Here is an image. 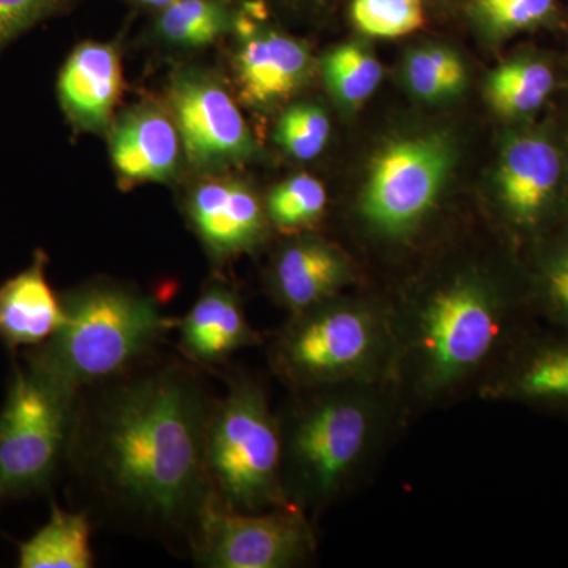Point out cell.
Returning <instances> with one entry per match:
<instances>
[{
  "mask_svg": "<svg viewBox=\"0 0 568 568\" xmlns=\"http://www.w3.org/2000/svg\"><path fill=\"white\" fill-rule=\"evenodd\" d=\"M396 355L394 315L339 295L291 315L268 349L272 369L291 390L395 381Z\"/></svg>",
  "mask_w": 568,
  "mask_h": 568,
  "instance_id": "obj_5",
  "label": "cell"
},
{
  "mask_svg": "<svg viewBox=\"0 0 568 568\" xmlns=\"http://www.w3.org/2000/svg\"><path fill=\"white\" fill-rule=\"evenodd\" d=\"M455 162L446 134L422 133L388 142L369 164L361 215L377 237H413L433 212Z\"/></svg>",
  "mask_w": 568,
  "mask_h": 568,
  "instance_id": "obj_7",
  "label": "cell"
},
{
  "mask_svg": "<svg viewBox=\"0 0 568 568\" xmlns=\"http://www.w3.org/2000/svg\"><path fill=\"white\" fill-rule=\"evenodd\" d=\"M555 89L551 65L537 54H519L489 73L487 97L493 110L507 119H523L544 106Z\"/></svg>",
  "mask_w": 568,
  "mask_h": 568,
  "instance_id": "obj_21",
  "label": "cell"
},
{
  "mask_svg": "<svg viewBox=\"0 0 568 568\" xmlns=\"http://www.w3.org/2000/svg\"><path fill=\"white\" fill-rule=\"evenodd\" d=\"M235 73L246 103L267 108L290 99L312 73V54L302 41L275 31L245 32Z\"/></svg>",
  "mask_w": 568,
  "mask_h": 568,
  "instance_id": "obj_14",
  "label": "cell"
},
{
  "mask_svg": "<svg viewBox=\"0 0 568 568\" xmlns=\"http://www.w3.org/2000/svg\"><path fill=\"white\" fill-rule=\"evenodd\" d=\"M91 519L89 511L52 507L43 528L20 547L21 568H91Z\"/></svg>",
  "mask_w": 568,
  "mask_h": 568,
  "instance_id": "obj_20",
  "label": "cell"
},
{
  "mask_svg": "<svg viewBox=\"0 0 568 568\" xmlns=\"http://www.w3.org/2000/svg\"><path fill=\"white\" fill-rule=\"evenodd\" d=\"M178 328L183 357L197 366L222 365L257 342L241 297L223 282L204 287L189 313L179 320Z\"/></svg>",
  "mask_w": 568,
  "mask_h": 568,
  "instance_id": "obj_16",
  "label": "cell"
},
{
  "mask_svg": "<svg viewBox=\"0 0 568 568\" xmlns=\"http://www.w3.org/2000/svg\"><path fill=\"white\" fill-rule=\"evenodd\" d=\"M192 551L209 568H290L316 548L308 515L294 506L235 511L211 499L194 526Z\"/></svg>",
  "mask_w": 568,
  "mask_h": 568,
  "instance_id": "obj_8",
  "label": "cell"
},
{
  "mask_svg": "<svg viewBox=\"0 0 568 568\" xmlns=\"http://www.w3.org/2000/svg\"><path fill=\"white\" fill-rule=\"evenodd\" d=\"M61 301L63 323L33 346L28 372L69 403L156 355L179 323L151 295L119 284H88Z\"/></svg>",
  "mask_w": 568,
  "mask_h": 568,
  "instance_id": "obj_4",
  "label": "cell"
},
{
  "mask_svg": "<svg viewBox=\"0 0 568 568\" xmlns=\"http://www.w3.org/2000/svg\"><path fill=\"white\" fill-rule=\"evenodd\" d=\"M62 323V301L48 284L41 257L0 286V336L7 345L39 346Z\"/></svg>",
  "mask_w": 568,
  "mask_h": 568,
  "instance_id": "obj_19",
  "label": "cell"
},
{
  "mask_svg": "<svg viewBox=\"0 0 568 568\" xmlns=\"http://www.w3.org/2000/svg\"><path fill=\"white\" fill-rule=\"evenodd\" d=\"M484 398L568 413V328L523 335L489 369Z\"/></svg>",
  "mask_w": 568,
  "mask_h": 568,
  "instance_id": "obj_12",
  "label": "cell"
},
{
  "mask_svg": "<svg viewBox=\"0 0 568 568\" xmlns=\"http://www.w3.org/2000/svg\"><path fill=\"white\" fill-rule=\"evenodd\" d=\"M321 69L328 92L336 102L351 110L364 104L379 88L384 77L375 52L355 41L325 52Z\"/></svg>",
  "mask_w": 568,
  "mask_h": 568,
  "instance_id": "obj_22",
  "label": "cell"
},
{
  "mask_svg": "<svg viewBox=\"0 0 568 568\" xmlns=\"http://www.w3.org/2000/svg\"><path fill=\"white\" fill-rule=\"evenodd\" d=\"M141 3H145V6L153 7V9H166L171 3H174L175 0H140Z\"/></svg>",
  "mask_w": 568,
  "mask_h": 568,
  "instance_id": "obj_31",
  "label": "cell"
},
{
  "mask_svg": "<svg viewBox=\"0 0 568 568\" xmlns=\"http://www.w3.org/2000/svg\"><path fill=\"white\" fill-rule=\"evenodd\" d=\"M174 122L182 149L197 168L245 162L254 141L230 92L204 73L179 74L171 88Z\"/></svg>",
  "mask_w": 568,
  "mask_h": 568,
  "instance_id": "obj_10",
  "label": "cell"
},
{
  "mask_svg": "<svg viewBox=\"0 0 568 568\" xmlns=\"http://www.w3.org/2000/svg\"><path fill=\"white\" fill-rule=\"evenodd\" d=\"M186 212L201 242L219 261L256 248L268 222L253 190L226 179L200 183L190 194Z\"/></svg>",
  "mask_w": 568,
  "mask_h": 568,
  "instance_id": "obj_13",
  "label": "cell"
},
{
  "mask_svg": "<svg viewBox=\"0 0 568 568\" xmlns=\"http://www.w3.org/2000/svg\"><path fill=\"white\" fill-rule=\"evenodd\" d=\"M556 0H474L473 14L491 39L545 24L555 13Z\"/></svg>",
  "mask_w": 568,
  "mask_h": 568,
  "instance_id": "obj_29",
  "label": "cell"
},
{
  "mask_svg": "<svg viewBox=\"0 0 568 568\" xmlns=\"http://www.w3.org/2000/svg\"><path fill=\"white\" fill-rule=\"evenodd\" d=\"M403 73L407 89L429 103L455 99L467 84L466 63L457 52L440 44L407 52Z\"/></svg>",
  "mask_w": 568,
  "mask_h": 568,
  "instance_id": "obj_23",
  "label": "cell"
},
{
  "mask_svg": "<svg viewBox=\"0 0 568 568\" xmlns=\"http://www.w3.org/2000/svg\"><path fill=\"white\" fill-rule=\"evenodd\" d=\"M331 138V119L323 108L297 103L287 108L276 123L275 142L287 155L308 162L324 151Z\"/></svg>",
  "mask_w": 568,
  "mask_h": 568,
  "instance_id": "obj_27",
  "label": "cell"
},
{
  "mask_svg": "<svg viewBox=\"0 0 568 568\" xmlns=\"http://www.w3.org/2000/svg\"><path fill=\"white\" fill-rule=\"evenodd\" d=\"M353 282L342 250L320 237H298L283 246L272 267V293L291 315L339 295Z\"/></svg>",
  "mask_w": 568,
  "mask_h": 568,
  "instance_id": "obj_15",
  "label": "cell"
},
{
  "mask_svg": "<svg viewBox=\"0 0 568 568\" xmlns=\"http://www.w3.org/2000/svg\"><path fill=\"white\" fill-rule=\"evenodd\" d=\"M529 297L549 323L568 328V235L538 253Z\"/></svg>",
  "mask_w": 568,
  "mask_h": 568,
  "instance_id": "obj_26",
  "label": "cell"
},
{
  "mask_svg": "<svg viewBox=\"0 0 568 568\" xmlns=\"http://www.w3.org/2000/svg\"><path fill=\"white\" fill-rule=\"evenodd\" d=\"M122 70L118 51L111 44L82 43L63 65L59 95L71 121L84 130L110 125L121 93Z\"/></svg>",
  "mask_w": 568,
  "mask_h": 568,
  "instance_id": "obj_18",
  "label": "cell"
},
{
  "mask_svg": "<svg viewBox=\"0 0 568 568\" xmlns=\"http://www.w3.org/2000/svg\"><path fill=\"white\" fill-rule=\"evenodd\" d=\"M156 26L164 40L179 47L201 48L230 31L233 20L215 0H175L162 10Z\"/></svg>",
  "mask_w": 568,
  "mask_h": 568,
  "instance_id": "obj_24",
  "label": "cell"
},
{
  "mask_svg": "<svg viewBox=\"0 0 568 568\" xmlns=\"http://www.w3.org/2000/svg\"><path fill=\"white\" fill-rule=\"evenodd\" d=\"M73 0H0V50Z\"/></svg>",
  "mask_w": 568,
  "mask_h": 568,
  "instance_id": "obj_30",
  "label": "cell"
},
{
  "mask_svg": "<svg viewBox=\"0 0 568 568\" xmlns=\"http://www.w3.org/2000/svg\"><path fill=\"white\" fill-rule=\"evenodd\" d=\"M213 402L200 366L155 355L85 388L67 457L92 503L126 529L190 547L212 496L205 433Z\"/></svg>",
  "mask_w": 568,
  "mask_h": 568,
  "instance_id": "obj_1",
  "label": "cell"
},
{
  "mask_svg": "<svg viewBox=\"0 0 568 568\" xmlns=\"http://www.w3.org/2000/svg\"><path fill=\"white\" fill-rule=\"evenodd\" d=\"M282 416V478L291 506L315 517L383 446L398 406L394 379L297 388Z\"/></svg>",
  "mask_w": 568,
  "mask_h": 568,
  "instance_id": "obj_3",
  "label": "cell"
},
{
  "mask_svg": "<svg viewBox=\"0 0 568 568\" xmlns=\"http://www.w3.org/2000/svg\"><path fill=\"white\" fill-rule=\"evenodd\" d=\"M74 403L18 369L0 413V497L39 489L67 455Z\"/></svg>",
  "mask_w": 568,
  "mask_h": 568,
  "instance_id": "obj_9",
  "label": "cell"
},
{
  "mask_svg": "<svg viewBox=\"0 0 568 568\" xmlns=\"http://www.w3.org/2000/svg\"><path fill=\"white\" fill-rule=\"evenodd\" d=\"M518 306L495 280L462 272L394 315L399 398L440 402L488 373L526 334Z\"/></svg>",
  "mask_w": 568,
  "mask_h": 568,
  "instance_id": "obj_2",
  "label": "cell"
},
{
  "mask_svg": "<svg viewBox=\"0 0 568 568\" xmlns=\"http://www.w3.org/2000/svg\"><path fill=\"white\" fill-rule=\"evenodd\" d=\"M205 473L213 500L235 511L291 506L282 478V429L265 388L235 373L213 402L205 433Z\"/></svg>",
  "mask_w": 568,
  "mask_h": 568,
  "instance_id": "obj_6",
  "label": "cell"
},
{
  "mask_svg": "<svg viewBox=\"0 0 568 568\" xmlns=\"http://www.w3.org/2000/svg\"><path fill=\"white\" fill-rule=\"evenodd\" d=\"M564 178L558 141L545 129L508 134L500 145L496 193L506 220L523 234L547 222Z\"/></svg>",
  "mask_w": 568,
  "mask_h": 568,
  "instance_id": "obj_11",
  "label": "cell"
},
{
  "mask_svg": "<svg viewBox=\"0 0 568 568\" xmlns=\"http://www.w3.org/2000/svg\"><path fill=\"white\" fill-rule=\"evenodd\" d=\"M111 159L126 181L164 182L181 160V134L170 115L153 106L126 112L111 132Z\"/></svg>",
  "mask_w": 568,
  "mask_h": 568,
  "instance_id": "obj_17",
  "label": "cell"
},
{
  "mask_svg": "<svg viewBox=\"0 0 568 568\" xmlns=\"http://www.w3.org/2000/svg\"><path fill=\"white\" fill-rule=\"evenodd\" d=\"M351 17L355 28L377 39H396L425 24L422 0H353Z\"/></svg>",
  "mask_w": 568,
  "mask_h": 568,
  "instance_id": "obj_28",
  "label": "cell"
},
{
  "mask_svg": "<svg viewBox=\"0 0 568 568\" xmlns=\"http://www.w3.org/2000/svg\"><path fill=\"white\" fill-rule=\"evenodd\" d=\"M327 205L323 183L310 174H297L272 190L265 205L268 222L283 231H301L320 222Z\"/></svg>",
  "mask_w": 568,
  "mask_h": 568,
  "instance_id": "obj_25",
  "label": "cell"
}]
</instances>
